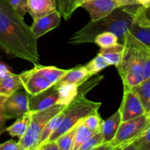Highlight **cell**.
Listing matches in <instances>:
<instances>
[{
    "mask_svg": "<svg viewBox=\"0 0 150 150\" xmlns=\"http://www.w3.org/2000/svg\"><path fill=\"white\" fill-rule=\"evenodd\" d=\"M0 49L10 57L39 64L38 39L7 0H0Z\"/></svg>",
    "mask_w": 150,
    "mask_h": 150,
    "instance_id": "6da1fadb",
    "label": "cell"
},
{
    "mask_svg": "<svg viewBox=\"0 0 150 150\" xmlns=\"http://www.w3.org/2000/svg\"><path fill=\"white\" fill-rule=\"evenodd\" d=\"M136 5L120 7L99 20L90 21L84 27L75 32L68 42L72 45L93 42L97 35L108 32L115 34L119 41L122 43L125 35L134 22Z\"/></svg>",
    "mask_w": 150,
    "mask_h": 150,
    "instance_id": "7a4b0ae2",
    "label": "cell"
},
{
    "mask_svg": "<svg viewBox=\"0 0 150 150\" xmlns=\"http://www.w3.org/2000/svg\"><path fill=\"white\" fill-rule=\"evenodd\" d=\"M124 53L117 67L124 89H133L144 80V67L150 48L128 32L125 34Z\"/></svg>",
    "mask_w": 150,
    "mask_h": 150,
    "instance_id": "3957f363",
    "label": "cell"
},
{
    "mask_svg": "<svg viewBox=\"0 0 150 150\" xmlns=\"http://www.w3.org/2000/svg\"><path fill=\"white\" fill-rule=\"evenodd\" d=\"M100 106V102L90 100L83 95H77L64 108V117L61 125L47 141H56L85 117L98 112Z\"/></svg>",
    "mask_w": 150,
    "mask_h": 150,
    "instance_id": "277c9868",
    "label": "cell"
},
{
    "mask_svg": "<svg viewBox=\"0 0 150 150\" xmlns=\"http://www.w3.org/2000/svg\"><path fill=\"white\" fill-rule=\"evenodd\" d=\"M66 105H56L42 110L30 112L31 118L28 129L23 137L19 139L18 144L21 150H35L39 144L40 138L45 125L52 117L62 111Z\"/></svg>",
    "mask_w": 150,
    "mask_h": 150,
    "instance_id": "5b68a950",
    "label": "cell"
},
{
    "mask_svg": "<svg viewBox=\"0 0 150 150\" xmlns=\"http://www.w3.org/2000/svg\"><path fill=\"white\" fill-rule=\"evenodd\" d=\"M150 122L148 113L125 122H121L114 139L108 143L110 150L125 149L144 131Z\"/></svg>",
    "mask_w": 150,
    "mask_h": 150,
    "instance_id": "8992f818",
    "label": "cell"
},
{
    "mask_svg": "<svg viewBox=\"0 0 150 150\" xmlns=\"http://www.w3.org/2000/svg\"><path fill=\"white\" fill-rule=\"evenodd\" d=\"M138 4L136 0H84L81 7L89 13L91 21L99 20L125 6Z\"/></svg>",
    "mask_w": 150,
    "mask_h": 150,
    "instance_id": "52a82bcc",
    "label": "cell"
},
{
    "mask_svg": "<svg viewBox=\"0 0 150 150\" xmlns=\"http://www.w3.org/2000/svg\"><path fill=\"white\" fill-rule=\"evenodd\" d=\"M4 108L8 120L22 117L29 111V95L26 91H16L6 98Z\"/></svg>",
    "mask_w": 150,
    "mask_h": 150,
    "instance_id": "ba28073f",
    "label": "cell"
},
{
    "mask_svg": "<svg viewBox=\"0 0 150 150\" xmlns=\"http://www.w3.org/2000/svg\"><path fill=\"white\" fill-rule=\"evenodd\" d=\"M119 110L122 122L127 121L146 113L139 95L133 89H124L122 100Z\"/></svg>",
    "mask_w": 150,
    "mask_h": 150,
    "instance_id": "9c48e42d",
    "label": "cell"
},
{
    "mask_svg": "<svg viewBox=\"0 0 150 150\" xmlns=\"http://www.w3.org/2000/svg\"><path fill=\"white\" fill-rule=\"evenodd\" d=\"M19 76L23 88L30 96L38 95L53 86L34 68L22 72Z\"/></svg>",
    "mask_w": 150,
    "mask_h": 150,
    "instance_id": "30bf717a",
    "label": "cell"
},
{
    "mask_svg": "<svg viewBox=\"0 0 150 150\" xmlns=\"http://www.w3.org/2000/svg\"><path fill=\"white\" fill-rule=\"evenodd\" d=\"M61 17L59 12L55 10L45 16L34 18L30 28L35 38L38 39L50 31L58 27L61 22Z\"/></svg>",
    "mask_w": 150,
    "mask_h": 150,
    "instance_id": "8fae6325",
    "label": "cell"
},
{
    "mask_svg": "<svg viewBox=\"0 0 150 150\" xmlns=\"http://www.w3.org/2000/svg\"><path fill=\"white\" fill-rule=\"evenodd\" d=\"M58 88L55 84L36 95H29V111H42L57 104Z\"/></svg>",
    "mask_w": 150,
    "mask_h": 150,
    "instance_id": "7c38bea8",
    "label": "cell"
},
{
    "mask_svg": "<svg viewBox=\"0 0 150 150\" xmlns=\"http://www.w3.org/2000/svg\"><path fill=\"white\" fill-rule=\"evenodd\" d=\"M55 10H57L56 0H27V13L33 19Z\"/></svg>",
    "mask_w": 150,
    "mask_h": 150,
    "instance_id": "4fadbf2b",
    "label": "cell"
},
{
    "mask_svg": "<svg viewBox=\"0 0 150 150\" xmlns=\"http://www.w3.org/2000/svg\"><path fill=\"white\" fill-rule=\"evenodd\" d=\"M91 77H92V76L88 72L84 65H78L70 69V71L64 77L62 78L61 80L57 82L56 84L72 83L79 86Z\"/></svg>",
    "mask_w": 150,
    "mask_h": 150,
    "instance_id": "5bb4252c",
    "label": "cell"
},
{
    "mask_svg": "<svg viewBox=\"0 0 150 150\" xmlns=\"http://www.w3.org/2000/svg\"><path fill=\"white\" fill-rule=\"evenodd\" d=\"M23 89L19 74L12 72L0 77V95L8 97L19 89Z\"/></svg>",
    "mask_w": 150,
    "mask_h": 150,
    "instance_id": "9a60e30c",
    "label": "cell"
},
{
    "mask_svg": "<svg viewBox=\"0 0 150 150\" xmlns=\"http://www.w3.org/2000/svg\"><path fill=\"white\" fill-rule=\"evenodd\" d=\"M121 122V115L119 109L113 115L103 121L100 132L103 136L105 143H109L114 139Z\"/></svg>",
    "mask_w": 150,
    "mask_h": 150,
    "instance_id": "2e32d148",
    "label": "cell"
},
{
    "mask_svg": "<svg viewBox=\"0 0 150 150\" xmlns=\"http://www.w3.org/2000/svg\"><path fill=\"white\" fill-rule=\"evenodd\" d=\"M33 68L53 85L56 84L57 82L59 81L62 78L64 77L71 69L64 70V69H60L54 66H43L40 64H35Z\"/></svg>",
    "mask_w": 150,
    "mask_h": 150,
    "instance_id": "e0dca14e",
    "label": "cell"
},
{
    "mask_svg": "<svg viewBox=\"0 0 150 150\" xmlns=\"http://www.w3.org/2000/svg\"><path fill=\"white\" fill-rule=\"evenodd\" d=\"M125 45L122 42H117L116 45L109 48H100L98 54L104 57L107 60L110 65L116 66L120 64L124 53Z\"/></svg>",
    "mask_w": 150,
    "mask_h": 150,
    "instance_id": "ac0fdd59",
    "label": "cell"
},
{
    "mask_svg": "<svg viewBox=\"0 0 150 150\" xmlns=\"http://www.w3.org/2000/svg\"><path fill=\"white\" fill-rule=\"evenodd\" d=\"M58 88L59 98L57 104L62 105H68L77 95L78 87L75 84L72 83H62L57 85Z\"/></svg>",
    "mask_w": 150,
    "mask_h": 150,
    "instance_id": "d6986e66",
    "label": "cell"
},
{
    "mask_svg": "<svg viewBox=\"0 0 150 150\" xmlns=\"http://www.w3.org/2000/svg\"><path fill=\"white\" fill-rule=\"evenodd\" d=\"M30 118L31 114L29 111L22 117L16 119V121L13 125L7 127L5 131H7L12 137H18L21 139L24 136L27 130L28 126L30 122Z\"/></svg>",
    "mask_w": 150,
    "mask_h": 150,
    "instance_id": "ffe728a7",
    "label": "cell"
},
{
    "mask_svg": "<svg viewBox=\"0 0 150 150\" xmlns=\"http://www.w3.org/2000/svg\"><path fill=\"white\" fill-rule=\"evenodd\" d=\"M64 108L62 111H60L59 113H58L57 115H55L54 117H52V118L47 122V124L45 125V127L43 128V130H42V133H41L40 138L39 140V144H38V146H39L40 145L42 144V143L46 142V141L49 139L51 135L52 134V133L58 128L59 126L61 125L63 118H64ZM38 146H37V147H38Z\"/></svg>",
    "mask_w": 150,
    "mask_h": 150,
    "instance_id": "44dd1931",
    "label": "cell"
},
{
    "mask_svg": "<svg viewBox=\"0 0 150 150\" xmlns=\"http://www.w3.org/2000/svg\"><path fill=\"white\" fill-rule=\"evenodd\" d=\"M81 120V121H82ZM75 125L73 127L63 133L57 139V143L58 144L59 150H73V145L75 142V138H76V131H77L78 127L81 122Z\"/></svg>",
    "mask_w": 150,
    "mask_h": 150,
    "instance_id": "7402d4cb",
    "label": "cell"
},
{
    "mask_svg": "<svg viewBox=\"0 0 150 150\" xmlns=\"http://www.w3.org/2000/svg\"><path fill=\"white\" fill-rule=\"evenodd\" d=\"M125 149L127 150H150V122L142 134L130 144Z\"/></svg>",
    "mask_w": 150,
    "mask_h": 150,
    "instance_id": "603a6c76",
    "label": "cell"
},
{
    "mask_svg": "<svg viewBox=\"0 0 150 150\" xmlns=\"http://www.w3.org/2000/svg\"><path fill=\"white\" fill-rule=\"evenodd\" d=\"M133 89L139 95L144 107L147 112L150 106V77L142 81L139 85L133 87Z\"/></svg>",
    "mask_w": 150,
    "mask_h": 150,
    "instance_id": "cb8c5ba5",
    "label": "cell"
},
{
    "mask_svg": "<svg viewBox=\"0 0 150 150\" xmlns=\"http://www.w3.org/2000/svg\"><path fill=\"white\" fill-rule=\"evenodd\" d=\"M129 32L150 48V27L141 26L134 21L129 29Z\"/></svg>",
    "mask_w": 150,
    "mask_h": 150,
    "instance_id": "d4e9b609",
    "label": "cell"
},
{
    "mask_svg": "<svg viewBox=\"0 0 150 150\" xmlns=\"http://www.w3.org/2000/svg\"><path fill=\"white\" fill-rule=\"evenodd\" d=\"M83 120L81 122L79 127H78L73 150H79V147L82 144H83L89 138L92 137L95 133H97L96 131H93V130H90L87 127H86L83 124Z\"/></svg>",
    "mask_w": 150,
    "mask_h": 150,
    "instance_id": "484cf974",
    "label": "cell"
},
{
    "mask_svg": "<svg viewBox=\"0 0 150 150\" xmlns=\"http://www.w3.org/2000/svg\"><path fill=\"white\" fill-rule=\"evenodd\" d=\"M57 1V10L60 13L61 16L68 21L71 18L76 7L77 0H56Z\"/></svg>",
    "mask_w": 150,
    "mask_h": 150,
    "instance_id": "4316f807",
    "label": "cell"
},
{
    "mask_svg": "<svg viewBox=\"0 0 150 150\" xmlns=\"http://www.w3.org/2000/svg\"><path fill=\"white\" fill-rule=\"evenodd\" d=\"M109 65V63L107 62V60L103 56H101L100 54H98V55L95 58L90 60L84 66L86 68V70H88V72L93 76L95 75L98 74L101 70L106 68Z\"/></svg>",
    "mask_w": 150,
    "mask_h": 150,
    "instance_id": "83f0119b",
    "label": "cell"
},
{
    "mask_svg": "<svg viewBox=\"0 0 150 150\" xmlns=\"http://www.w3.org/2000/svg\"><path fill=\"white\" fill-rule=\"evenodd\" d=\"M118 42L119 39L115 34L106 32L97 35L93 42L100 48H105L116 45Z\"/></svg>",
    "mask_w": 150,
    "mask_h": 150,
    "instance_id": "f1b7e54d",
    "label": "cell"
},
{
    "mask_svg": "<svg viewBox=\"0 0 150 150\" xmlns=\"http://www.w3.org/2000/svg\"><path fill=\"white\" fill-rule=\"evenodd\" d=\"M134 21L141 26L150 27V7H144L137 4L135 10Z\"/></svg>",
    "mask_w": 150,
    "mask_h": 150,
    "instance_id": "f546056e",
    "label": "cell"
},
{
    "mask_svg": "<svg viewBox=\"0 0 150 150\" xmlns=\"http://www.w3.org/2000/svg\"><path fill=\"white\" fill-rule=\"evenodd\" d=\"M105 143L103 136L100 131L97 132L91 138H89L83 144L79 147V150H92L96 149L100 146Z\"/></svg>",
    "mask_w": 150,
    "mask_h": 150,
    "instance_id": "4dcf8cb0",
    "label": "cell"
},
{
    "mask_svg": "<svg viewBox=\"0 0 150 150\" xmlns=\"http://www.w3.org/2000/svg\"><path fill=\"white\" fill-rule=\"evenodd\" d=\"M103 121L104 120H103V119L100 116L99 112H96L85 117L83 119V124L90 130L98 132L100 131L101 126Z\"/></svg>",
    "mask_w": 150,
    "mask_h": 150,
    "instance_id": "1f68e13d",
    "label": "cell"
},
{
    "mask_svg": "<svg viewBox=\"0 0 150 150\" xmlns=\"http://www.w3.org/2000/svg\"><path fill=\"white\" fill-rule=\"evenodd\" d=\"M15 11L23 18L27 13V0H7Z\"/></svg>",
    "mask_w": 150,
    "mask_h": 150,
    "instance_id": "d6a6232c",
    "label": "cell"
},
{
    "mask_svg": "<svg viewBox=\"0 0 150 150\" xmlns=\"http://www.w3.org/2000/svg\"><path fill=\"white\" fill-rule=\"evenodd\" d=\"M7 97L0 95V136L5 132V123L8 120L4 113V103Z\"/></svg>",
    "mask_w": 150,
    "mask_h": 150,
    "instance_id": "836d02e7",
    "label": "cell"
},
{
    "mask_svg": "<svg viewBox=\"0 0 150 150\" xmlns=\"http://www.w3.org/2000/svg\"><path fill=\"white\" fill-rule=\"evenodd\" d=\"M0 150H21L18 142L10 139L2 144H0Z\"/></svg>",
    "mask_w": 150,
    "mask_h": 150,
    "instance_id": "e575fe53",
    "label": "cell"
},
{
    "mask_svg": "<svg viewBox=\"0 0 150 150\" xmlns=\"http://www.w3.org/2000/svg\"><path fill=\"white\" fill-rule=\"evenodd\" d=\"M36 150H59L57 141H46L37 147Z\"/></svg>",
    "mask_w": 150,
    "mask_h": 150,
    "instance_id": "d590c367",
    "label": "cell"
},
{
    "mask_svg": "<svg viewBox=\"0 0 150 150\" xmlns=\"http://www.w3.org/2000/svg\"><path fill=\"white\" fill-rule=\"evenodd\" d=\"M150 77V53L146 58L144 67V80ZM143 80V81H144Z\"/></svg>",
    "mask_w": 150,
    "mask_h": 150,
    "instance_id": "8d00e7d4",
    "label": "cell"
},
{
    "mask_svg": "<svg viewBox=\"0 0 150 150\" xmlns=\"http://www.w3.org/2000/svg\"><path fill=\"white\" fill-rule=\"evenodd\" d=\"M10 72L11 71L10 70V67L7 65H6L1 61H0V77L5 76L6 74L10 73Z\"/></svg>",
    "mask_w": 150,
    "mask_h": 150,
    "instance_id": "74e56055",
    "label": "cell"
},
{
    "mask_svg": "<svg viewBox=\"0 0 150 150\" xmlns=\"http://www.w3.org/2000/svg\"><path fill=\"white\" fill-rule=\"evenodd\" d=\"M136 1L139 5L142 6L144 7H150V0H136Z\"/></svg>",
    "mask_w": 150,
    "mask_h": 150,
    "instance_id": "f35d334b",
    "label": "cell"
},
{
    "mask_svg": "<svg viewBox=\"0 0 150 150\" xmlns=\"http://www.w3.org/2000/svg\"><path fill=\"white\" fill-rule=\"evenodd\" d=\"M83 1H84V0H77V1H76V7H77V8L80 7L82 3L83 2Z\"/></svg>",
    "mask_w": 150,
    "mask_h": 150,
    "instance_id": "ab89813d",
    "label": "cell"
},
{
    "mask_svg": "<svg viewBox=\"0 0 150 150\" xmlns=\"http://www.w3.org/2000/svg\"><path fill=\"white\" fill-rule=\"evenodd\" d=\"M147 113H148V114H149V117H150V106H149V109H148V111H147Z\"/></svg>",
    "mask_w": 150,
    "mask_h": 150,
    "instance_id": "60d3db41",
    "label": "cell"
}]
</instances>
